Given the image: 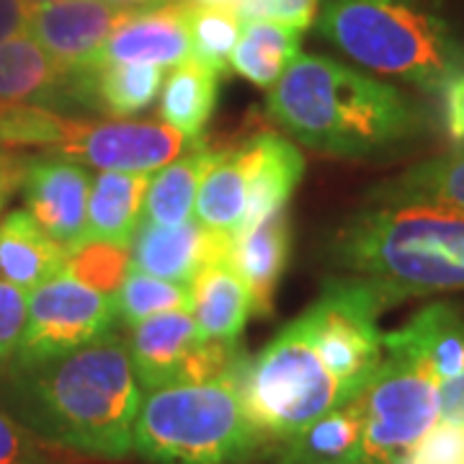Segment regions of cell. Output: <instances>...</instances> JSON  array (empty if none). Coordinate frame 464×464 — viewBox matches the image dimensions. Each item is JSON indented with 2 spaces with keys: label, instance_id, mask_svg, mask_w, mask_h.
<instances>
[{
  "label": "cell",
  "instance_id": "obj_18",
  "mask_svg": "<svg viewBox=\"0 0 464 464\" xmlns=\"http://www.w3.org/2000/svg\"><path fill=\"white\" fill-rule=\"evenodd\" d=\"M289 253H292V222L286 209L268 215L261 225L235 237L227 261L248 286L250 304L256 315H271L274 295L289 264Z\"/></svg>",
  "mask_w": 464,
  "mask_h": 464
},
{
  "label": "cell",
  "instance_id": "obj_36",
  "mask_svg": "<svg viewBox=\"0 0 464 464\" xmlns=\"http://www.w3.org/2000/svg\"><path fill=\"white\" fill-rule=\"evenodd\" d=\"M26 292L0 279V372L16 353L26 325Z\"/></svg>",
  "mask_w": 464,
  "mask_h": 464
},
{
  "label": "cell",
  "instance_id": "obj_2",
  "mask_svg": "<svg viewBox=\"0 0 464 464\" xmlns=\"http://www.w3.org/2000/svg\"><path fill=\"white\" fill-rule=\"evenodd\" d=\"M268 116L307 148L372 158L402 148L420 116L398 88L331 57L299 54L268 88Z\"/></svg>",
  "mask_w": 464,
  "mask_h": 464
},
{
  "label": "cell",
  "instance_id": "obj_31",
  "mask_svg": "<svg viewBox=\"0 0 464 464\" xmlns=\"http://www.w3.org/2000/svg\"><path fill=\"white\" fill-rule=\"evenodd\" d=\"M240 16L235 5H197L188 3L191 57L217 72L230 65V54L240 39Z\"/></svg>",
  "mask_w": 464,
  "mask_h": 464
},
{
  "label": "cell",
  "instance_id": "obj_5",
  "mask_svg": "<svg viewBox=\"0 0 464 464\" xmlns=\"http://www.w3.org/2000/svg\"><path fill=\"white\" fill-rule=\"evenodd\" d=\"M317 32L366 70L429 93L464 63L447 21L418 0H323Z\"/></svg>",
  "mask_w": 464,
  "mask_h": 464
},
{
  "label": "cell",
  "instance_id": "obj_21",
  "mask_svg": "<svg viewBox=\"0 0 464 464\" xmlns=\"http://www.w3.org/2000/svg\"><path fill=\"white\" fill-rule=\"evenodd\" d=\"M188 313L197 320L207 341L235 346L243 335L253 304L248 286L237 276L230 261H217L201 268L191 282Z\"/></svg>",
  "mask_w": 464,
  "mask_h": 464
},
{
  "label": "cell",
  "instance_id": "obj_3",
  "mask_svg": "<svg viewBox=\"0 0 464 464\" xmlns=\"http://www.w3.org/2000/svg\"><path fill=\"white\" fill-rule=\"evenodd\" d=\"M335 261L392 302L464 289V209L436 201H382L335 237Z\"/></svg>",
  "mask_w": 464,
  "mask_h": 464
},
{
  "label": "cell",
  "instance_id": "obj_17",
  "mask_svg": "<svg viewBox=\"0 0 464 464\" xmlns=\"http://www.w3.org/2000/svg\"><path fill=\"white\" fill-rule=\"evenodd\" d=\"M36 103L54 111L78 106L75 75L60 65L32 34L0 42V106Z\"/></svg>",
  "mask_w": 464,
  "mask_h": 464
},
{
  "label": "cell",
  "instance_id": "obj_42",
  "mask_svg": "<svg viewBox=\"0 0 464 464\" xmlns=\"http://www.w3.org/2000/svg\"><path fill=\"white\" fill-rule=\"evenodd\" d=\"M186 3H197V5H235L237 0H186Z\"/></svg>",
  "mask_w": 464,
  "mask_h": 464
},
{
  "label": "cell",
  "instance_id": "obj_20",
  "mask_svg": "<svg viewBox=\"0 0 464 464\" xmlns=\"http://www.w3.org/2000/svg\"><path fill=\"white\" fill-rule=\"evenodd\" d=\"M67 248H63L26 209H11L0 219V279L24 292L63 274Z\"/></svg>",
  "mask_w": 464,
  "mask_h": 464
},
{
  "label": "cell",
  "instance_id": "obj_14",
  "mask_svg": "<svg viewBox=\"0 0 464 464\" xmlns=\"http://www.w3.org/2000/svg\"><path fill=\"white\" fill-rule=\"evenodd\" d=\"M188 57V3L168 0L124 18L101 47L96 65H155L163 70L179 67Z\"/></svg>",
  "mask_w": 464,
  "mask_h": 464
},
{
  "label": "cell",
  "instance_id": "obj_44",
  "mask_svg": "<svg viewBox=\"0 0 464 464\" xmlns=\"http://www.w3.org/2000/svg\"><path fill=\"white\" fill-rule=\"evenodd\" d=\"M398 464H413V462H411V459H408V457H405V459H400Z\"/></svg>",
  "mask_w": 464,
  "mask_h": 464
},
{
  "label": "cell",
  "instance_id": "obj_46",
  "mask_svg": "<svg viewBox=\"0 0 464 464\" xmlns=\"http://www.w3.org/2000/svg\"><path fill=\"white\" fill-rule=\"evenodd\" d=\"M457 464H464V459H459V462H457Z\"/></svg>",
  "mask_w": 464,
  "mask_h": 464
},
{
  "label": "cell",
  "instance_id": "obj_37",
  "mask_svg": "<svg viewBox=\"0 0 464 464\" xmlns=\"http://www.w3.org/2000/svg\"><path fill=\"white\" fill-rule=\"evenodd\" d=\"M413 464H457L464 459V426L439 420L408 454Z\"/></svg>",
  "mask_w": 464,
  "mask_h": 464
},
{
  "label": "cell",
  "instance_id": "obj_38",
  "mask_svg": "<svg viewBox=\"0 0 464 464\" xmlns=\"http://www.w3.org/2000/svg\"><path fill=\"white\" fill-rule=\"evenodd\" d=\"M34 8L36 0H0V42L26 34Z\"/></svg>",
  "mask_w": 464,
  "mask_h": 464
},
{
  "label": "cell",
  "instance_id": "obj_47",
  "mask_svg": "<svg viewBox=\"0 0 464 464\" xmlns=\"http://www.w3.org/2000/svg\"><path fill=\"white\" fill-rule=\"evenodd\" d=\"M36 3H42V0H36Z\"/></svg>",
  "mask_w": 464,
  "mask_h": 464
},
{
  "label": "cell",
  "instance_id": "obj_30",
  "mask_svg": "<svg viewBox=\"0 0 464 464\" xmlns=\"http://www.w3.org/2000/svg\"><path fill=\"white\" fill-rule=\"evenodd\" d=\"M111 302H114L116 323L132 328L137 323H142L152 315H160V313L188 310L191 284L166 282V279H158V276H150V274L130 268L127 279L116 289Z\"/></svg>",
  "mask_w": 464,
  "mask_h": 464
},
{
  "label": "cell",
  "instance_id": "obj_23",
  "mask_svg": "<svg viewBox=\"0 0 464 464\" xmlns=\"http://www.w3.org/2000/svg\"><path fill=\"white\" fill-rule=\"evenodd\" d=\"M222 148H212L204 134L181 152L176 160L163 166L148 183L142 222L155 225H181L194 215V201L199 194L201 181L212 168Z\"/></svg>",
  "mask_w": 464,
  "mask_h": 464
},
{
  "label": "cell",
  "instance_id": "obj_1",
  "mask_svg": "<svg viewBox=\"0 0 464 464\" xmlns=\"http://www.w3.org/2000/svg\"><path fill=\"white\" fill-rule=\"evenodd\" d=\"M5 408L47 444L101 459L132 454L142 402L127 341L114 331L32 366L0 372Z\"/></svg>",
  "mask_w": 464,
  "mask_h": 464
},
{
  "label": "cell",
  "instance_id": "obj_24",
  "mask_svg": "<svg viewBox=\"0 0 464 464\" xmlns=\"http://www.w3.org/2000/svg\"><path fill=\"white\" fill-rule=\"evenodd\" d=\"M364 459V418L356 400L320 415L284 441L279 464H335Z\"/></svg>",
  "mask_w": 464,
  "mask_h": 464
},
{
  "label": "cell",
  "instance_id": "obj_13",
  "mask_svg": "<svg viewBox=\"0 0 464 464\" xmlns=\"http://www.w3.org/2000/svg\"><path fill=\"white\" fill-rule=\"evenodd\" d=\"M130 14L103 0H42L26 32L65 70L83 72L99 63L101 47Z\"/></svg>",
  "mask_w": 464,
  "mask_h": 464
},
{
  "label": "cell",
  "instance_id": "obj_10",
  "mask_svg": "<svg viewBox=\"0 0 464 464\" xmlns=\"http://www.w3.org/2000/svg\"><path fill=\"white\" fill-rule=\"evenodd\" d=\"M134 374L145 390L222 377L243 359V351L207 341L188 310L152 315L130 328Z\"/></svg>",
  "mask_w": 464,
  "mask_h": 464
},
{
  "label": "cell",
  "instance_id": "obj_25",
  "mask_svg": "<svg viewBox=\"0 0 464 464\" xmlns=\"http://www.w3.org/2000/svg\"><path fill=\"white\" fill-rule=\"evenodd\" d=\"M163 70L155 65H93L81 72V99L114 119L145 111L160 96Z\"/></svg>",
  "mask_w": 464,
  "mask_h": 464
},
{
  "label": "cell",
  "instance_id": "obj_39",
  "mask_svg": "<svg viewBox=\"0 0 464 464\" xmlns=\"http://www.w3.org/2000/svg\"><path fill=\"white\" fill-rule=\"evenodd\" d=\"M26 160L29 158H26L24 150H5V152H0V212L5 207V201L11 199L21 188Z\"/></svg>",
  "mask_w": 464,
  "mask_h": 464
},
{
  "label": "cell",
  "instance_id": "obj_35",
  "mask_svg": "<svg viewBox=\"0 0 464 464\" xmlns=\"http://www.w3.org/2000/svg\"><path fill=\"white\" fill-rule=\"evenodd\" d=\"M439 103L441 130L454 148H464V63L457 65L431 93Z\"/></svg>",
  "mask_w": 464,
  "mask_h": 464
},
{
  "label": "cell",
  "instance_id": "obj_43",
  "mask_svg": "<svg viewBox=\"0 0 464 464\" xmlns=\"http://www.w3.org/2000/svg\"><path fill=\"white\" fill-rule=\"evenodd\" d=\"M335 464H374V462H369V459H353V462H335Z\"/></svg>",
  "mask_w": 464,
  "mask_h": 464
},
{
  "label": "cell",
  "instance_id": "obj_8",
  "mask_svg": "<svg viewBox=\"0 0 464 464\" xmlns=\"http://www.w3.org/2000/svg\"><path fill=\"white\" fill-rule=\"evenodd\" d=\"M390 299L362 279L328 282L304 313L317 356L351 400L362 395L384 359L377 317Z\"/></svg>",
  "mask_w": 464,
  "mask_h": 464
},
{
  "label": "cell",
  "instance_id": "obj_9",
  "mask_svg": "<svg viewBox=\"0 0 464 464\" xmlns=\"http://www.w3.org/2000/svg\"><path fill=\"white\" fill-rule=\"evenodd\" d=\"M114 302L85 286L65 271L39 284L26 302L14 366H32L57 359L114 331Z\"/></svg>",
  "mask_w": 464,
  "mask_h": 464
},
{
  "label": "cell",
  "instance_id": "obj_27",
  "mask_svg": "<svg viewBox=\"0 0 464 464\" xmlns=\"http://www.w3.org/2000/svg\"><path fill=\"white\" fill-rule=\"evenodd\" d=\"M217 83V70L188 57L186 63L173 67L170 78L163 85L158 116L186 137H201L215 111Z\"/></svg>",
  "mask_w": 464,
  "mask_h": 464
},
{
  "label": "cell",
  "instance_id": "obj_41",
  "mask_svg": "<svg viewBox=\"0 0 464 464\" xmlns=\"http://www.w3.org/2000/svg\"><path fill=\"white\" fill-rule=\"evenodd\" d=\"M109 5H116L121 11H145V8H155V5H163L168 0H103Z\"/></svg>",
  "mask_w": 464,
  "mask_h": 464
},
{
  "label": "cell",
  "instance_id": "obj_26",
  "mask_svg": "<svg viewBox=\"0 0 464 464\" xmlns=\"http://www.w3.org/2000/svg\"><path fill=\"white\" fill-rule=\"evenodd\" d=\"M302 29L253 21L246 24L230 54V67L258 88H271L299 57Z\"/></svg>",
  "mask_w": 464,
  "mask_h": 464
},
{
  "label": "cell",
  "instance_id": "obj_29",
  "mask_svg": "<svg viewBox=\"0 0 464 464\" xmlns=\"http://www.w3.org/2000/svg\"><path fill=\"white\" fill-rule=\"evenodd\" d=\"M377 201H436L464 209V148L405 170L374 191Z\"/></svg>",
  "mask_w": 464,
  "mask_h": 464
},
{
  "label": "cell",
  "instance_id": "obj_32",
  "mask_svg": "<svg viewBox=\"0 0 464 464\" xmlns=\"http://www.w3.org/2000/svg\"><path fill=\"white\" fill-rule=\"evenodd\" d=\"M130 268H132L130 250L103 240H88L67 253L63 271L101 295L114 297L116 289L127 279Z\"/></svg>",
  "mask_w": 464,
  "mask_h": 464
},
{
  "label": "cell",
  "instance_id": "obj_6",
  "mask_svg": "<svg viewBox=\"0 0 464 464\" xmlns=\"http://www.w3.org/2000/svg\"><path fill=\"white\" fill-rule=\"evenodd\" d=\"M240 390L258 431L279 441L351 402L320 362L304 315L292 320L256 359H248Z\"/></svg>",
  "mask_w": 464,
  "mask_h": 464
},
{
  "label": "cell",
  "instance_id": "obj_19",
  "mask_svg": "<svg viewBox=\"0 0 464 464\" xmlns=\"http://www.w3.org/2000/svg\"><path fill=\"white\" fill-rule=\"evenodd\" d=\"M382 346L415 356L444 384L464 372V315L451 304L436 302L423 307L408 325L384 333Z\"/></svg>",
  "mask_w": 464,
  "mask_h": 464
},
{
  "label": "cell",
  "instance_id": "obj_45",
  "mask_svg": "<svg viewBox=\"0 0 464 464\" xmlns=\"http://www.w3.org/2000/svg\"><path fill=\"white\" fill-rule=\"evenodd\" d=\"M0 152H5V145H3V137H0Z\"/></svg>",
  "mask_w": 464,
  "mask_h": 464
},
{
  "label": "cell",
  "instance_id": "obj_7",
  "mask_svg": "<svg viewBox=\"0 0 464 464\" xmlns=\"http://www.w3.org/2000/svg\"><path fill=\"white\" fill-rule=\"evenodd\" d=\"M441 384L423 362L411 353L384 348V359L362 395L364 459L398 464L439 423Z\"/></svg>",
  "mask_w": 464,
  "mask_h": 464
},
{
  "label": "cell",
  "instance_id": "obj_22",
  "mask_svg": "<svg viewBox=\"0 0 464 464\" xmlns=\"http://www.w3.org/2000/svg\"><path fill=\"white\" fill-rule=\"evenodd\" d=\"M148 173H119L101 170L88 194V222L85 243L103 240L121 248H130L142 222Z\"/></svg>",
  "mask_w": 464,
  "mask_h": 464
},
{
  "label": "cell",
  "instance_id": "obj_12",
  "mask_svg": "<svg viewBox=\"0 0 464 464\" xmlns=\"http://www.w3.org/2000/svg\"><path fill=\"white\" fill-rule=\"evenodd\" d=\"M18 191L24 209L50 237L67 248V253L83 246L91 179L81 163L44 150L26 160Z\"/></svg>",
  "mask_w": 464,
  "mask_h": 464
},
{
  "label": "cell",
  "instance_id": "obj_34",
  "mask_svg": "<svg viewBox=\"0 0 464 464\" xmlns=\"http://www.w3.org/2000/svg\"><path fill=\"white\" fill-rule=\"evenodd\" d=\"M320 0H237L235 11L240 24L253 21H271L292 29H307L315 21Z\"/></svg>",
  "mask_w": 464,
  "mask_h": 464
},
{
  "label": "cell",
  "instance_id": "obj_40",
  "mask_svg": "<svg viewBox=\"0 0 464 464\" xmlns=\"http://www.w3.org/2000/svg\"><path fill=\"white\" fill-rule=\"evenodd\" d=\"M439 420L451 426H464V372L439 390Z\"/></svg>",
  "mask_w": 464,
  "mask_h": 464
},
{
  "label": "cell",
  "instance_id": "obj_33",
  "mask_svg": "<svg viewBox=\"0 0 464 464\" xmlns=\"http://www.w3.org/2000/svg\"><path fill=\"white\" fill-rule=\"evenodd\" d=\"M54 449L5 411H0V464H67Z\"/></svg>",
  "mask_w": 464,
  "mask_h": 464
},
{
  "label": "cell",
  "instance_id": "obj_4",
  "mask_svg": "<svg viewBox=\"0 0 464 464\" xmlns=\"http://www.w3.org/2000/svg\"><path fill=\"white\" fill-rule=\"evenodd\" d=\"M248 356L232 372L204 382L155 387L142 395L132 451L150 464H243L264 447L240 377Z\"/></svg>",
  "mask_w": 464,
  "mask_h": 464
},
{
  "label": "cell",
  "instance_id": "obj_16",
  "mask_svg": "<svg viewBox=\"0 0 464 464\" xmlns=\"http://www.w3.org/2000/svg\"><path fill=\"white\" fill-rule=\"evenodd\" d=\"M240 155L246 168V209L237 235L253 230L268 215L286 209V201L292 199L304 173L302 152L276 132H256L240 145Z\"/></svg>",
  "mask_w": 464,
  "mask_h": 464
},
{
  "label": "cell",
  "instance_id": "obj_28",
  "mask_svg": "<svg viewBox=\"0 0 464 464\" xmlns=\"http://www.w3.org/2000/svg\"><path fill=\"white\" fill-rule=\"evenodd\" d=\"M246 209V168L240 148H222L197 194V222L204 230L235 240Z\"/></svg>",
  "mask_w": 464,
  "mask_h": 464
},
{
  "label": "cell",
  "instance_id": "obj_11",
  "mask_svg": "<svg viewBox=\"0 0 464 464\" xmlns=\"http://www.w3.org/2000/svg\"><path fill=\"white\" fill-rule=\"evenodd\" d=\"M199 137H186L170 124L160 121H88L81 119L75 132L60 148L50 150L67 160L119 173H155Z\"/></svg>",
  "mask_w": 464,
  "mask_h": 464
},
{
  "label": "cell",
  "instance_id": "obj_15",
  "mask_svg": "<svg viewBox=\"0 0 464 464\" xmlns=\"http://www.w3.org/2000/svg\"><path fill=\"white\" fill-rule=\"evenodd\" d=\"M235 240L204 230L197 219L181 225L140 222L132 240V268L166 282L191 284L204 266L227 261Z\"/></svg>",
  "mask_w": 464,
  "mask_h": 464
}]
</instances>
